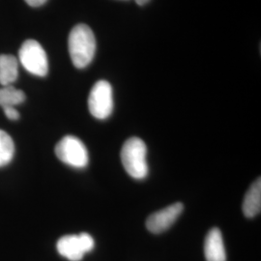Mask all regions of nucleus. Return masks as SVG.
I'll return each instance as SVG.
<instances>
[{
  "mask_svg": "<svg viewBox=\"0 0 261 261\" xmlns=\"http://www.w3.org/2000/svg\"><path fill=\"white\" fill-rule=\"evenodd\" d=\"M24 1L31 7H39L45 4L47 0H24Z\"/></svg>",
  "mask_w": 261,
  "mask_h": 261,
  "instance_id": "4468645a",
  "label": "nucleus"
},
{
  "mask_svg": "<svg viewBox=\"0 0 261 261\" xmlns=\"http://www.w3.org/2000/svg\"><path fill=\"white\" fill-rule=\"evenodd\" d=\"M204 254L206 261H226L224 239L219 228H212L206 235Z\"/></svg>",
  "mask_w": 261,
  "mask_h": 261,
  "instance_id": "6e6552de",
  "label": "nucleus"
},
{
  "mask_svg": "<svg viewBox=\"0 0 261 261\" xmlns=\"http://www.w3.org/2000/svg\"><path fill=\"white\" fill-rule=\"evenodd\" d=\"M122 1H128V0H122Z\"/></svg>",
  "mask_w": 261,
  "mask_h": 261,
  "instance_id": "dca6fc26",
  "label": "nucleus"
},
{
  "mask_svg": "<svg viewBox=\"0 0 261 261\" xmlns=\"http://www.w3.org/2000/svg\"><path fill=\"white\" fill-rule=\"evenodd\" d=\"M88 109L92 116L103 120L112 115L113 111L112 87L107 81H99L94 84L89 97Z\"/></svg>",
  "mask_w": 261,
  "mask_h": 261,
  "instance_id": "39448f33",
  "label": "nucleus"
},
{
  "mask_svg": "<svg viewBox=\"0 0 261 261\" xmlns=\"http://www.w3.org/2000/svg\"><path fill=\"white\" fill-rule=\"evenodd\" d=\"M3 112L5 113L6 117L12 120V121H16L19 118V113L15 107H6V108H3Z\"/></svg>",
  "mask_w": 261,
  "mask_h": 261,
  "instance_id": "ddd939ff",
  "label": "nucleus"
},
{
  "mask_svg": "<svg viewBox=\"0 0 261 261\" xmlns=\"http://www.w3.org/2000/svg\"><path fill=\"white\" fill-rule=\"evenodd\" d=\"M122 165L130 177L141 180L148 175L147 147L139 138L126 140L121 149Z\"/></svg>",
  "mask_w": 261,
  "mask_h": 261,
  "instance_id": "f03ea898",
  "label": "nucleus"
},
{
  "mask_svg": "<svg viewBox=\"0 0 261 261\" xmlns=\"http://www.w3.org/2000/svg\"><path fill=\"white\" fill-rule=\"evenodd\" d=\"M15 144L9 135L0 130V168L9 165L14 158Z\"/></svg>",
  "mask_w": 261,
  "mask_h": 261,
  "instance_id": "f8f14e48",
  "label": "nucleus"
},
{
  "mask_svg": "<svg viewBox=\"0 0 261 261\" xmlns=\"http://www.w3.org/2000/svg\"><path fill=\"white\" fill-rule=\"evenodd\" d=\"M183 210L184 205L181 202H176L150 215L146 220L147 229L150 232L155 234L162 233L168 230L176 222Z\"/></svg>",
  "mask_w": 261,
  "mask_h": 261,
  "instance_id": "0eeeda50",
  "label": "nucleus"
},
{
  "mask_svg": "<svg viewBox=\"0 0 261 261\" xmlns=\"http://www.w3.org/2000/svg\"><path fill=\"white\" fill-rule=\"evenodd\" d=\"M95 242L90 234L83 233L79 235H65L61 237L56 244L57 252L60 255L70 261H81L84 254L91 252L94 249Z\"/></svg>",
  "mask_w": 261,
  "mask_h": 261,
  "instance_id": "423d86ee",
  "label": "nucleus"
},
{
  "mask_svg": "<svg viewBox=\"0 0 261 261\" xmlns=\"http://www.w3.org/2000/svg\"><path fill=\"white\" fill-rule=\"evenodd\" d=\"M25 100V94L23 91L17 89L13 85L2 86L0 88V107H16L23 103Z\"/></svg>",
  "mask_w": 261,
  "mask_h": 261,
  "instance_id": "9b49d317",
  "label": "nucleus"
},
{
  "mask_svg": "<svg viewBox=\"0 0 261 261\" xmlns=\"http://www.w3.org/2000/svg\"><path fill=\"white\" fill-rule=\"evenodd\" d=\"M19 75V63L11 55H0V84L7 86L14 84Z\"/></svg>",
  "mask_w": 261,
  "mask_h": 261,
  "instance_id": "9d476101",
  "label": "nucleus"
},
{
  "mask_svg": "<svg viewBox=\"0 0 261 261\" xmlns=\"http://www.w3.org/2000/svg\"><path fill=\"white\" fill-rule=\"evenodd\" d=\"M19 62L32 75L45 76L48 72V61L45 49L35 40H27L19 48Z\"/></svg>",
  "mask_w": 261,
  "mask_h": 261,
  "instance_id": "7ed1b4c3",
  "label": "nucleus"
},
{
  "mask_svg": "<svg viewBox=\"0 0 261 261\" xmlns=\"http://www.w3.org/2000/svg\"><path fill=\"white\" fill-rule=\"evenodd\" d=\"M136 2H137V4H139V5H144V4H146L147 2H149L150 0H135Z\"/></svg>",
  "mask_w": 261,
  "mask_h": 261,
  "instance_id": "2eb2a0df",
  "label": "nucleus"
},
{
  "mask_svg": "<svg viewBox=\"0 0 261 261\" xmlns=\"http://www.w3.org/2000/svg\"><path fill=\"white\" fill-rule=\"evenodd\" d=\"M243 213L247 218H253L260 213L261 180L257 178L248 190L243 201Z\"/></svg>",
  "mask_w": 261,
  "mask_h": 261,
  "instance_id": "1a4fd4ad",
  "label": "nucleus"
},
{
  "mask_svg": "<svg viewBox=\"0 0 261 261\" xmlns=\"http://www.w3.org/2000/svg\"><path fill=\"white\" fill-rule=\"evenodd\" d=\"M56 157L62 163L75 168L88 165V151L84 142L74 136H66L56 146Z\"/></svg>",
  "mask_w": 261,
  "mask_h": 261,
  "instance_id": "20e7f679",
  "label": "nucleus"
},
{
  "mask_svg": "<svg viewBox=\"0 0 261 261\" xmlns=\"http://www.w3.org/2000/svg\"><path fill=\"white\" fill-rule=\"evenodd\" d=\"M68 47L75 67L84 69L89 65L96 51V39L91 28L84 23L75 25L69 34Z\"/></svg>",
  "mask_w": 261,
  "mask_h": 261,
  "instance_id": "f257e3e1",
  "label": "nucleus"
}]
</instances>
